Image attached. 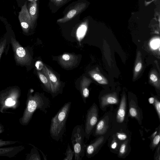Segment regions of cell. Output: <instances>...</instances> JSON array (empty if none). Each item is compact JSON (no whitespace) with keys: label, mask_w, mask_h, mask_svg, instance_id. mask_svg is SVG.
Segmentation results:
<instances>
[{"label":"cell","mask_w":160,"mask_h":160,"mask_svg":"<svg viewBox=\"0 0 160 160\" xmlns=\"http://www.w3.org/2000/svg\"><path fill=\"white\" fill-rule=\"evenodd\" d=\"M50 107L49 99L43 94L35 93L33 95L29 93L26 102V107L22 116L19 120L22 125H28L31 121L34 113L39 110L45 113Z\"/></svg>","instance_id":"6da1fadb"},{"label":"cell","mask_w":160,"mask_h":160,"mask_svg":"<svg viewBox=\"0 0 160 160\" xmlns=\"http://www.w3.org/2000/svg\"><path fill=\"white\" fill-rule=\"evenodd\" d=\"M71 105V102L66 103L51 120L50 133L51 138L56 141L60 140L66 130Z\"/></svg>","instance_id":"7a4b0ae2"},{"label":"cell","mask_w":160,"mask_h":160,"mask_svg":"<svg viewBox=\"0 0 160 160\" xmlns=\"http://www.w3.org/2000/svg\"><path fill=\"white\" fill-rule=\"evenodd\" d=\"M20 90L16 88L7 89L0 93V111L11 108L15 109L19 105Z\"/></svg>","instance_id":"3957f363"},{"label":"cell","mask_w":160,"mask_h":160,"mask_svg":"<svg viewBox=\"0 0 160 160\" xmlns=\"http://www.w3.org/2000/svg\"><path fill=\"white\" fill-rule=\"evenodd\" d=\"M84 130L82 125H78L73 128L71 141L74 152V160H82L85 153V145Z\"/></svg>","instance_id":"277c9868"},{"label":"cell","mask_w":160,"mask_h":160,"mask_svg":"<svg viewBox=\"0 0 160 160\" xmlns=\"http://www.w3.org/2000/svg\"><path fill=\"white\" fill-rule=\"evenodd\" d=\"M98 115V108L93 103L87 111L86 115L84 130L85 137L88 139L97 122Z\"/></svg>","instance_id":"5b68a950"},{"label":"cell","mask_w":160,"mask_h":160,"mask_svg":"<svg viewBox=\"0 0 160 160\" xmlns=\"http://www.w3.org/2000/svg\"><path fill=\"white\" fill-rule=\"evenodd\" d=\"M11 43L16 62L22 65L28 64L31 60L28 52L13 38H11Z\"/></svg>","instance_id":"8992f818"},{"label":"cell","mask_w":160,"mask_h":160,"mask_svg":"<svg viewBox=\"0 0 160 160\" xmlns=\"http://www.w3.org/2000/svg\"><path fill=\"white\" fill-rule=\"evenodd\" d=\"M43 74L48 78L50 85L51 93L55 95L58 92L61 86V83L56 75L45 65L42 69Z\"/></svg>","instance_id":"52a82bcc"},{"label":"cell","mask_w":160,"mask_h":160,"mask_svg":"<svg viewBox=\"0 0 160 160\" xmlns=\"http://www.w3.org/2000/svg\"><path fill=\"white\" fill-rule=\"evenodd\" d=\"M18 18L23 31L25 32H28L31 28V22L26 2L22 7L19 13Z\"/></svg>","instance_id":"ba28073f"},{"label":"cell","mask_w":160,"mask_h":160,"mask_svg":"<svg viewBox=\"0 0 160 160\" xmlns=\"http://www.w3.org/2000/svg\"><path fill=\"white\" fill-rule=\"evenodd\" d=\"M86 6V4L84 3L81 2L77 4L64 17L58 19L57 22L65 23L68 21L82 12L85 8Z\"/></svg>","instance_id":"9c48e42d"},{"label":"cell","mask_w":160,"mask_h":160,"mask_svg":"<svg viewBox=\"0 0 160 160\" xmlns=\"http://www.w3.org/2000/svg\"><path fill=\"white\" fill-rule=\"evenodd\" d=\"M104 139L103 137H100L93 142L85 146V152L88 158H91L96 153L98 148L103 142Z\"/></svg>","instance_id":"30bf717a"},{"label":"cell","mask_w":160,"mask_h":160,"mask_svg":"<svg viewBox=\"0 0 160 160\" xmlns=\"http://www.w3.org/2000/svg\"><path fill=\"white\" fill-rule=\"evenodd\" d=\"M22 145L7 148H0V157L5 156L12 158L24 149Z\"/></svg>","instance_id":"8fae6325"},{"label":"cell","mask_w":160,"mask_h":160,"mask_svg":"<svg viewBox=\"0 0 160 160\" xmlns=\"http://www.w3.org/2000/svg\"><path fill=\"white\" fill-rule=\"evenodd\" d=\"M60 64L64 67L68 68L74 65L76 62V57L73 55L68 54H63L59 58Z\"/></svg>","instance_id":"7c38bea8"},{"label":"cell","mask_w":160,"mask_h":160,"mask_svg":"<svg viewBox=\"0 0 160 160\" xmlns=\"http://www.w3.org/2000/svg\"><path fill=\"white\" fill-rule=\"evenodd\" d=\"M28 10L31 19V28H32L38 17V7L36 0H33L28 4Z\"/></svg>","instance_id":"4fadbf2b"},{"label":"cell","mask_w":160,"mask_h":160,"mask_svg":"<svg viewBox=\"0 0 160 160\" xmlns=\"http://www.w3.org/2000/svg\"><path fill=\"white\" fill-rule=\"evenodd\" d=\"M126 102L125 96L123 95L121 99L119 108L117 114V121L122 123L124 120L126 113Z\"/></svg>","instance_id":"5bb4252c"},{"label":"cell","mask_w":160,"mask_h":160,"mask_svg":"<svg viewBox=\"0 0 160 160\" xmlns=\"http://www.w3.org/2000/svg\"><path fill=\"white\" fill-rule=\"evenodd\" d=\"M118 98L115 94H110L104 96L101 98V105L103 108L109 104L118 103Z\"/></svg>","instance_id":"9a60e30c"},{"label":"cell","mask_w":160,"mask_h":160,"mask_svg":"<svg viewBox=\"0 0 160 160\" xmlns=\"http://www.w3.org/2000/svg\"><path fill=\"white\" fill-rule=\"evenodd\" d=\"M108 125L106 121L103 119L100 121L97 124L95 132V135L104 134L108 129Z\"/></svg>","instance_id":"2e32d148"},{"label":"cell","mask_w":160,"mask_h":160,"mask_svg":"<svg viewBox=\"0 0 160 160\" xmlns=\"http://www.w3.org/2000/svg\"><path fill=\"white\" fill-rule=\"evenodd\" d=\"M82 81V82L80 83L79 89L83 102L85 103L86 100L89 95V92L88 86L89 83L84 82L83 79Z\"/></svg>","instance_id":"e0dca14e"},{"label":"cell","mask_w":160,"mask_h":160,"mask_svg":"<svg viewBox=\"0 0 160 160\" xmlns=\"http://www.w3.org/2000/svg\"><path fill=\"white\" fill-rule=\"evenodd\" d=\"M92 77L98 83L102 84H107L108 81L100 74L94 72L90 73Z\"/></svg>","instance_id":"ac0fdd59"},{"label":"cell","mask_w":160,"mask_h":160,"mask_svg":"<svg viewBox=\"0 0 160 160\" xmlns=\"http://www.w3.org/2000/svg\"><path fill=\"white\" fill-rule=\"evenodd\" d=\"M26 160H41L40 155L38 150L35 147H34L31 150L30 153L27 155Z\"/></svg>","instance_id":"d6986e66"},{"label":"cell","mask_w":160,"mask_h":160,"mask_svg":"<svg viewBox=\"0 0 160 160\" xmlns=\"http://www.w3.org/2000/svg\"><path fill=\"white\" fill-rule=\"evenodd\" d=\"M38 74L41 81L44 84L47 90L51 92L50 84L47 78L42 73L39 71L37 72Z\"/></svg>","instance_id":"ffe728a7"},{"label":"cell","mask_w":160,"mask_h":160,"mask_svg":"<svg viewBox=\"0 0 160 160\" xmlns=\"http://www.w3.org/2000/svg\"><path fill=\"white\" fill-rule=\"evenodd\" d=\"M66 157L64 160H72L74 156V151L71 149L69 143H68L66 152L64 153Z\"/></svg>","instance_id":"44dd1931"},{"label":"cell","mask_w":160,"mask_h":160,"mask_svg":"<svg viewBox=\"0 0 160 160\" xmlns=\"http://www.w3.org/2000/svg\"><path fill=\"white\" fill-rule=\"evenodd\" d=\"M127 142L126 141L121 145L119 150V154L120 156H122L126 153L127 150Z\"/></svg>","instance_id":"7402d4cb"},{"label":"cell","mask_w":160,"mask_h":160,"mask_svg":"<svg viewBox=\"0 0 160 160\" xmlns=\"http://www.w3.org/2000/svg\"><path fill=\"white\" fill-rule=\"evenodd\" d=\"M129 112L130 115L132 117L137 118L138 117V111L135 107H130L129 108Z\"/></svg>","instance_id":"603a6c76"},{"label":"cell","mask_w":160,"mask_h":160,"mask_svg":"<svg viewBox=\"0 0 160 160\" xmlns=\"http://www.w3.org/2000/svg\"><path fill=\"white\" fill-rule=\"evenodd\" d=\"M17 142V141L11 140L4 141L2 139H0V147L13 144L16 143Z\"/></svg>","instance_id":"cb8c5ba5"},{"label":"cell","mask_w":160,"mask_h":160,"mask_svg":"<svg viewBox=\"0 0 160 160\" xmlns=\"http://www.w3.org/2000/svg\"><path fill=\"white\" fill-rule=\"evenodd\" d=\"M154 105L159 118H160V102L157 99H155Z\"/></svg>","instance_id":"d4e9b609"},{"label":"cell","mask_w":160,"mask_h":160,"mask_svg":"<svg viewBox=\"0 0 160 160\" xmlns=\"http://www.w3.org/2000/svg\"><path fill=\"white\" fill-rule=\"evenodd\" d=\"M160 139V134L157 135L153 139L152 142V146L153 147H156L158 144Z\"/></svg>","instance_id":"484cf974"},{"label":"cell","mask_w":160,"mask_h":160,"mask_svg":"<svg viewBox=\"0 0 160 160\" xmlns=\"http://www.w3.org/2000/svg\"><path fill=\"white\" fill-rule=\"evenodd\" d=\"M69 0H51L56 5L59 6L67 2Z\"/></svg>","instance_id":"4316f807"},{"label":"cell","mask_w":160,"mask_h":160,"mask_svg":"<svg viewBox=\"0 0 160 160\" xmlns=\"http://www.w3.org/2000/svg\"><path fill=\"white\" fill-rule=\"evenodd\" d=\"M6 42V39H5L0 43V59L5 48Z\"/></svg>","instance_id":"83f0119b"},{"label":"cell","mask_w":160,"mask_h":160,"mask_svg":"<svg viewBox=\"0 0 160 160\" xmlns=\"http://www.w3.org/2000/svg\"><path fill=\"white\" fill-rule=\"evenodd\" d=\"M116 136L117 138L121 140H125L127 138V135L123 133L117 132Z\"/></svg>","instance_id":"f1b7e54d"},{"label":"cell","mask_w":160,"mask_h":160,"mask_svg":"<svg viewBox=\"0 0 160 160\" xmlns=\"http://www.w3.org/2000/svg\"><path fill=\"white\" fill-rule=\"evenodd\" d=\"M142 66V64L141 62H138L135 66V71L136 72H138L141 70Z\"/></svg>","instance_id":"f546056e"},{"label":"cell","mask_w":160,"mask_h":160,"mask_svg":"<svg viewBox=\"0 0 160 160\" xmlns=\"http://www.w3.org/2000/svg\"><path fill=\"white\" fill-rule=\"evenodd\" d=\"M150 80L154 83L157 82L158 81V78L157 76L153 74L152 73L150 76Z\"/></svg>","instance_id":"4dcf8cb0"},{"label":"cell","mask_w":160,"mask_h":160,"mask_svg":"<svg viewBox=\"0 0 160 160\" xmlns=\"http://www.w3.org/2000/svg\"><path fill=\"white\" fill-rule=\"evenodd\" d=\"M156 40L155 41L152 42L151 44V46L152 48H156L158 46V45H159V40L158 41V40Z\"/></svg>","instance_id":"1f68e13d"},{"label":"cell","mask_w":160,"mask_h":160,"mask_svg":"<svg viewBox=\"0 0 160 160\" xmlns=\"http://www.w3.org/2000/svg\"><path fill=\"white\" fill-rule=\"evenodd\" d=\"M117 145L118 143L117 142L115 141H114L111 144V148L112 149H115L117 148L118 145Z\"/></svg>","instance_id":"d6a6232c"},{"label":"cell","mask_w":160,"mask_h":160,"mask_svg":"<svg viewBox=\"0 0 160 160\" xmlns=\"http://www.w3.org/2000/svg\"><path fill=\"white\" fill-rule=\"evenodd\" d=\"M155 98L153 97H151L148 99L149 103L150 104H152L154 103L155 101Z\"/></svg>","instance_id":"836d02e7"},{"label":"cell","mask_w":160,"mask_h":160,"mask_svg":"<svg viewBox=\"0 0 160 160\" xmlns=\"http://www.w3.org/2000/svg\"><path fill=\"white\" fill-rule=\"evenodd\" d=\"M4 131V127L3 125L0 124V134L3 132Z\"/></svg>","instance_id":"e575fe53"}]
</instances>
